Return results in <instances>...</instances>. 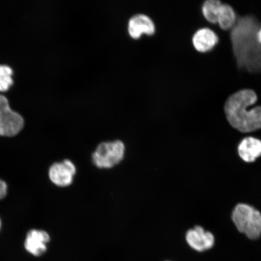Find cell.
Segmentation results:
<instances>
[{
	"instance_id": "6da1fadb",
	"label": "cell",
	"mask_w": 261,
	"mask_h": 261,
	"mask_svg": "<svg viewBox=\"0 0 261 261\" xmlns=\"http://www.w3.org/2000/svg\"><path fill=\"white\" fill-rule=\"evenodd\" d=\"M260 28L254 16H237V23L229 33L234 57L241 71L261 73V44L257 38Z\"/></svg>"
},
{
	"instance_id": "7a4b0ae2",
	"label": "cell",
	"mask_w": 261,
	"mask_h": 261,
	"mask_svg": "<svg viewBox=\"0 0 261 261\" xmlns=\"http://www.w3.org/2000/svg\"><path fill=\"white\" fill-rule=\"evenodd\" d=\"M255 91L243 89L231 94L224 104L227 122L234 129L248 133L261 129V106H255Z\"/></svg>"
},
{
	"instance_id": "3957f363",
	"label": "cell",
	"mask_w": 261,
	"mask_h": 261,
	"mask_svg": "<svg viewBox=\"0 0 261 261\" xmlns=\"http://www.w3.org/2000/svg\"><path fill=\"white\" fill-rule=\"evenodd\" d=\"M125 154L126 146L122 140L102 142L92 152L91 161L98 169H110L119 165Z\"/></svg>"
},
{
	"instance_id": "277c9868",
	"label": "cell",
	"mask_w": 261,
	"mask_h": 261,
	"mask_svg": "<svg viewBox=\"0 0 261 261\" xmlns=\"http://www.w3.org/2000/svg\"><path fill=\"white\" fill-rule=\"evenodd\" d=\"M232 220L237 229L250 238L256 240L261 234V214L246 204H238L232 213Z\"/></svg>"
},
{
	"instance_id": "5b68a950",
	"label": "cell",
	"mask_w": 261,
	"mask_h": 261,
	"mask_svg": "<svg viewBox=\"0 0 261 261\" xmlns=\"http://www.w3.org/2000/svg\"><path fill=\"white\" fill-rule=\"evenodd\" d=\"M24 119L20 114L13 111L7 98L0 94V136L12 137L21 132Z\"/></svg>"
},
{
	"instance_id": "8992f818",
	"label": "cell",
	"mask_w": 261,
	"mask_h": 261,
	"mask_svg": "<svg viewBox=\"0 0 261 261\" xmlns=\"http://www.w3.org/2000/svg\"><path fill=\"white\" fill-rule=\"evenodd\" d=\"M48 174L50 180L55 185L67 187L72 184L74 176L76 174V166L70 160H64L63 162L52 165Z\"/></svg>"
},
{
	"instance_id": "52a82bcc",
	"label": "cell",
	"mask_w": 261,
	"mask_h": 261,
	"mask_svg": "<svg viewBox=\"0 0 261 261\" xmlns=\"http://www.w3.org/2000/svg\"><path fill=\"white\" fill-rule=\"evenodd\" d=\"M195 51L200 54H206L213 50L219 42V37L216 32L208 27L198 29L191 39Z\"/></svg>"
},
{
	"instance_id": "ba28073f",
	"label": "cell",
	"mask_w": 261,
	"mask_h": 261,
	"mask_svg": "<svg viewBox=\"0 0 261 261\" xmlns=\"http://www.w3.org/2000/svg\"><path fill=\"white\" fill-rule=\"evenodd\" d=\"M127 30L130 37L137 40L143 35H154L156 26L150 16L144 14H138L134 15L129 18Z\"/></svg>"
},
{
	"instance_id": "9c48e42d",
	"label": "cell",
	"mask_w": 261,
	"mask_h": 261,
	"mask_svg": "<svg viewBox=\"0 0 261 261\" xmlns=\"http://www.w3.org/2000/svg\"><path fill=\"white\" fill-rule=\"evenodd\" d=\"M186 241L192 249L200 252L212 249L215 244L213 234L198 226L187 231Z\"/></svg>"
},
{
	"instance_id": "30bf717a",
	"label": "cell",
	"mask_w": 261,
	"mask_h": 261,
	"mask_svg": "<svg viewBox=\"0 0 261 261\" xmlns=\"http://www.w3.org/2000/svg\"><path fill=\"white\" fill-rule=\"evenodd\" d=\"M50 237L46 231L32 230L29 231L25 240L24 247L28 252L36 256H40L47 250V244Z\"/></svg>"
},
{
	"instance_id": "8fae6325",
	"label": "cell",
	"mask_w": 261,
	"mask_h": 261,
	"mask_svg": "<svg viewBox=\"0 0 261 261\" xmlns=\"http://www.w3.org/2000/svg\"><path fill=\"white\" fill-rule=\"evenodd\" d=\"M238 151L244 162H253L261 156V140L253 137H247L240 142Z\"/></svg>"
},
{
	"instance_id": "7c38bea8",
	"label": "cell",
	"mask_w": 261,
	"mask_h": 261,
	"mask_svg": "<svg viewBox=\"0 0 261 261\" xmlns=\"http://www.w3.org/2000/svg\"><path fill=\"white\" fill-rule=\"evenodd\" d=\"M237 15L233 6L227 3H222L218 15L217 24L224 32L230 31L236 25Z\"/></svg>"
},
{
	"instance_id": "4fadbf2b",
	"label": "cell",
	"mask_w": 261,
	"mask_h": 261,
	"mask_svg": "<svg viewBox=\"0 0 261 261\" xmlns=\"http://www.w3.org/2000/svg\"><path fill=\"white\" fill-rule=\"evenodd\" d=\"M222 3L219 0H206L201 5L202 15L208 23L217 24Z\"/></svg>"
},
{
	"instance_id": "5bb4252c",
	"label": "cell",
	"mask_w": 261,
	"mask_h": 261,
	"mask_svg": "<svg viewBox=\"0 0 261 261\" xmlns=\"http://www.w3.org/2000/svg\"><path fill=\"white\" fill-rule=\"evenodd\" d=\"M13 70L8 65H0V91H8L12 86L14 81L12 80V75Z\"/></svg>"
},
{
	"instance_id": "9a60e30c",
	"label": "cell",
	"mask_w": 261,
	"mask_h": 261,
	"mask_svg": "<svg viewBox=\"0 0 261 261\" xmlns=\"http://www.w3.org/2000/svg\"><path fill=\"white\" fill-rule=\"evenodd\" d=\"M8 186L4 181L0 179V200L6 197L7 194Z\"/></svg>"
},
{
	"instance_id": "2e32d148",
	"label": "cell",
	"mask_w": 261,
	"mask_h": 261,
	"mask_svg": "<svg viewBox=\"0 0 261 261\" xmlns=\"http://www.w3.org/2000/svg\"><path fill=\"white\" fill-rule=\"evenodd\" d=\"M257 40H258L259 43L261 44V28L259 29L257 34Z\"/></svg>"
},
{
	"instance_id": "e0dca14e",
	"label": "cell",
	"mask_w": 261,
	"mask_h": 261,
	"mask_svg": "<svg viewBox=\"0 0 261 261\" xmlns=\"http://www.w3.org/2000/svg\"><path fill=\"white\" fill-rule=\"evenodd\" d=\"M2 226V223H1V220H0V228H1Z\"/></svg>"
}]
</instances>
